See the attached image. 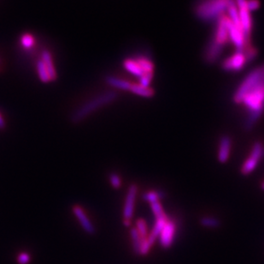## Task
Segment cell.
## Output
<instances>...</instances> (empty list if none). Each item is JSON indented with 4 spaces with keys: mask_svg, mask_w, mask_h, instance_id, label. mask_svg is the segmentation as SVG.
I'll use <instances>...</instances> for the list:
<instances>
[{
    "mask_svg": "<svg viewBox=\"0 0 264 264\" xmlns=\"http://www.w3.org/2000/svg\"><path fill=\"white\" fill-rule=\"evenodd\" d=\"M135 59L139 63V66L143 70L144 75H154L155 65L150 58L145 57V56H141L139 58H135Z\"/></svg>",
    "mask_w": 264,
    "mask_h": 264,
    "instance_id": "obj_16",
    "label": "cell"
},
{
    "mask_svg": "<svg viewBox=\"0 0 264 264\" xmlns=\"http://www.w3.org/2000/svg\"><path fill=\"white\" fill-rule=\"evenodd\" d=\"M116 98H117V93L114 91L105 92L104 94L98 95L76 109L72 114V121L74 123H79L82 121L87 117H89L91 114H93V112H96L97 110L103 107L104 106L111 104V102H114Z\"/></svg>",
    "mask_w": 264,
    "mask_h": 264,
    "instance_id": "obj_2",
    "label": "cell"
},
{
    "mask_svg": "<svg viewBox=\"0 0 264 264\" xmlns=\"http://www.w3.org/2000/svg\"><path fill=\"white\" fill-rule=\"evenodd\" d=\"M175 232H176V224L173 220L168 219L161 232L159 238H158L159 241H160L161 246L165 249L169 248L174 242Z\"/></svg>",
    "mask_w": 264,
    "mask_h": 264,
    "instance_id": "obj_8",
    "label": "cell"
},
{
    "mask_svg": "<svg viewBox=\"0 0 264 264\" xmlns=\"http://www.w3.org/2000/svg\"><path fill=\"white\" fill-rule=\"evenodd\" d=\"M37 72L39 75V79L43 83H49L50 80V75L48 73L47 67L42 60H39L37 63Z\"/></svg>",
    "mask_w": 264,
    "mask_h": 264,
    "instance_id": "obj_20",
    "label": "cell"
},
{
    "mask_svg": "<svg viewBox=\"0 0 264 264\" xmlns=\"http://www.w3.org/2000/svg\"><path fill=\"white\" fill-rule=\"evenodd\" d=\"M239 12V21L241 23L243 31L247 40L250 42V35L252 31V18L250 12L247 9V0H234Z\"/></svg>",
    "mask_w": 264,
    "mask_h": 264,
    "instance_id": "obj_6",
    "label": "cell"
},
{
    "mask_svg": "<svg viewBox=\"0 0 264 264\" xmlns=\"http://www.w3.org/2000/svg\"><path fill=\"white\" fill-rule=\"evenodd\" d=\"M123 66L129 73H131L133 76H137L140 78L143 76L144 72L141 67L139 66V63L137 62L135 58H128L123 62Z\"/></svg>",
    "mask_w": 264,
    "mask_h": 264,
    "instance_id": "obj_14",
    "label": "cell"
},
{
    "mask_svg": "<svg viewBox=\"0 0 264 264\" xmlns=\"http://www.w3.org/2000/svg\"><path fill=\"white\" fill-rule=\"evenodd\" d=\"M247 64V57L244 50H236L234 53L222 62L221 67L225 71L237 72L240 71Z\"/></svg>",
    "mask_w": 264,
    "mask_h": 264,
    "instance_id": "obj_7",
    "label": "cell"
},
{
    "mask_svg": "<svg viewBox=\"0 0 264 264\" xmlns=\"http://www.w3.org/2000/svg\"><path fill=\"white\" fill-rule=\"evenodd\" d=\"M200 223L206 228H215L220 226V221L214 217H203L200 220Z\"/></svg>",
    "mask_w": 264,
    "mask_h": 264,
    "instance_id": "obj_24",
    "label": "cell"
},
{
    "mask_svg": "<svg viewBox=\"0 0 264 264\" xmlns=\"http://www.w3.org/2000/svg\"><path fill=\"white\" fill-rule=\"evenodd\" d=\"M261 187H262V189H263V190H264V182H263V183H262V185H261Z\"/></svg>",
    "mask_w": 264,
    "mask_h": 264,
    "instance_id": "obj_31",
    "label": "cell"
},
{
    "mask_svg": "<svg viewBox=\"0 0 264 264\" xmlns=\"http://www.w3.org/2000/svg\"><path fill=\"white\" fill-rule=\"evenodd\" d=\"M110 183L113 188L119 189L121 185V177L117 174H111L110 175Z\"/></svg>",
    "mask_w": 264,
    "mask_h": 264,
    "instance_id": "obj_27",
    "label": "cell"
},
{
    "mask_svg": "<svg viewBox=\"0 0 264 264\" xmlns=\"http://www.w3.org/2000/svg\"><path fill=\"white\" fill-rule=\"evenodd\" d=\"M130 91L132 92V94L146 98L152 97L155 94V92L151 88L143 87L139 84H132V86L130 88Z\"/></svg>",
    "mask_w": 264,
    "mask_h": 264,
    "instance_id": "obj_18",
    "label": "cell"
},
{
    "mask_svg": "<svg viewBox=\"0 0 264 264\" xmlns=\"http://www.w3.org/2000/svg\"><path fill=\"white\" fill-rule=\"evenodd\" d=\"M232 147V139L229 136H223L221 138L219 150H218V160L221 163L228 161L230 156V151Z\"/></svg>",
    "mask_w": 264,
    "mask_h": 264,
    "instance_id": "obj_12",
    "label": "cell"
},
{
    "mask_svg": "<svg viewBox=\"0 0 264 264\" xmlns=\"http://www.w3.org/2000/svg\"><path fill=\"white\" fill-rule=\"evenodd\" d=\"M224 47L216 43L211 39V42L208 44L205 52H204V59L209 64H214L220 58Z\"/></svg>",
    "mask_w": 264,
    "mask_h": 264,
    "instance_id": "obj_11",
    "label": "cell"
},
{
    "mask_svg": "<svg viewBox=\"0 0 264 264\" xmlns=\"http://www.w3.org/2000/svg\"><path fill=\"white\" fill-rule=\"evenodd\" d=\"M31 256L30 254L22 251L21 253H19L16 257V262L18 264H29L31 262Z\"/></svg>",
    "mask_w": 264,
    "mask_h": 264,
    "instance_id": "obj_26",
    "label": "cell"
},
{
    "mask_svg": "<svg viewBox=\"0 0 264 264\" xmlns=\"http://www.w3.org/2000/svg\"><path fill=\"white\" fill-rule=\"evenodd\" d=\"M168 220V216L156 219V222H155L153 228H152L151 232H150V234L148 235V238H147V242L150 246H153L154 243L156 242V240L159 238L161 232H162L163 228L165 227V225L166 224V222Z\"/></svg>",
    "mask_w": 264,
    "mask_h": 264,
    "instance_id": "obj_13",
    "label": "cell"
},
{
    "mask_svg": "<svg viewBox=\"0 0 264 264\" xmlns=\"http://www.w3.org/2000/svg\"><path fill=\"white\" fill-rule=\"evenodd\" d=\"M165 193L161 191H151L145 193L143 195V199L147 203H153L155 202H159V200L165 197Z\"/></svg>",
    "mask_w": 264,
    "mask_h": 264,
    "instance_id": "obj_19",
    "label": "cell"
},
{
    "mask_svg": "<svg viewBox=\"0 0 264 264\" xmlns=\"http://www.w3.org/2000/svg\"><path fill=\"white\" fill-rule=\"evenodd\" d=\"M241 104L247 109L245 129L250 130L264 112V84H260L247 93Z\"/></svg>",
    "mask_w": 264,
    "mask_h": 264,
    "instance_id": "obj_1",
    "label": "cell"
},
{
    "mask_svg": "<svg viewBox=\"0 0 264 264\" xmlns=\"http://www.w3.org/2000/svg\"><path fill=\"white\" fill-rule=\"evenodd\" d=\"M21 44L25 49H31L34 45V38L29 34H25L21 38Z\"/></svg>",
    "mask_w": 264,
    "mask_h": 264,
    "instance_id": "obj_25",
    "label": "cell"
},
{
    "mask_svg": "<svg viewBox=\"0 0 264 264\" xmlns=\"http://www.w3.org/2000/svg\"><path fill=\"white\" fill-rule=\"evenodd\" d=\"M136 229L139 232L140 238L142 239V241L147 239L148 238V228H147V222L143 219H139L138 221H136Z\"/></svg>",
    "mask_w": 264,
    "mask_h": 264,
    "instance_id": "obj_22",
    "label": "cell"
},
{
    "mask_svg": "<svg viewBox=\"0 0 264 264\" xmlns=\"http://www.w3.org/2000/svg\"><path fill=\"white\" fill-rule=\"evenodd\" d=\"M264 84V65H261L256 69L252 70L243 80L238 89L233 94V102L237 104H241L243 98L254 88Z\"/></svg>",
    "mask_w": 264,
    "mask_h": 264,
    "instance_id": "obj_4",
    "label": "cell"
},
{
    "mask_svg": "<svg viewBox=\"0 0 264 264\" xmlns=\"http://www.w3.org/2000/svg\"><path fill=\"white\" fill-rule=\"evenodd\" d=\"M41 60L47 67L48 73L50 75V80L56 79L57 73H56V70L54 67L53 61H52V58L50 53L48 51H44L41 54Z\"/></svg>",
    "mask_w": 264,
    "mask_h": 264,
    "instance_id": "obj_17",
    "label": "cell"
},
{
    "mask_svg": "<svg viewBox=\"0 0 264 264\" xmlns=\"http://www.w3.org/2000/svg\"><path fill=\"white\" fill-rule=\"evenodd\" d=\"M130 236H131V239H132L133 250L135 251V253L139 254L140 246H141V243H142V239L140 238L139 232H138V231H137V229H136L135 228H132V229L130 230Z\"/></svg>",
    "mask_w": 264,
    "mask_h": 264,
    "instance_id": "obj_21",
    "label": "cell"
},
{
    "mask_svg": "<svg viewBox=\"0 0 264 264\" xmlns=\"http://www.w3.org/2000/svg\"><path fill=\"white\" fill-rule=\"evenodd\" d=\"M232 1L233 0H201L195 8L196 16L205 22L218 20L221 16L225 15Z\"/></svg>",
    "mask_w": 264,
    "mask_h": 264,
    "instance_id": "obj_3",
    "label": "cell"
},
{
    "mask_svg": "<svg viewBox=\"0 0 264 264\" xmlns=\"http://www.w3.org/2000/svg\"><path fill=\"white\" fill-rule=\"evenodd\" d=\"M138 188L135 185H131L126 195L125 203L123 207V218L124 221H129L133 216L134 206H135L136 196Z\"/></svg>",
    "mask_w": 264,
    "mask_h": 264,
    "instance_id": "obj_9",
    "label": "cell"
},
{
    "mask_svg": "<svg viewBox=\"0 0 264 264\" xmlns=\"http://www.w3.org/2000/svg\"><path fill=\"white\" fill-rule=\"evenodd\" d=\"M150 208H151V210H152L156 219H159V218L167 216L166 213H165V210L163 209V206H162L160 202H155V203H150Z\"/></svg>",
    "mask_w": 264,
    "mask_h": 264,
    "instance_id": "obj_23",
    "label": "cell"
},
{
    "mask_svg": "<svg viewBox=\"0 0 264 264\" xmlns=\"http://www.w3.org/2000/svg\"><path fill=\"white\" fill-rule=\"evenodd\" d=\"M4 126H5V123H4V118L0 114V129H4Z\"/></svg>",
    "mask_w": 264,
    "mask_h": 264,
    "instance_id": "obj_30",
    "label": "cell"
},
{
    "mask_svg": "<svg viewBox=\"0 0 264 264\" xmlns=\"http://www.w3.org/2000/svg\"><path fill=\"white\" fill-rule=\"evenodd\" d=\"M264 158V145L261 141H256L252 146L250 156L247 158L241 167L243 175H248L252 173Z\"/></svg>",
    "mask_w": 264,
    "mask_h": 264,
    "instance_id": "obj_5",
    "label": "cell"
},
{
    "mask_svg": "<svg viewBox=\"0 0 264 264\" xmlns=\"http://www.w3.org/2000/svg\"><path fill=\"white\" fill-rule=\"evenodd\" d=\"M154 75H144L139 78V85L143 87H149L151 80L153 78Z\"/></svg>",
    "mask_w": 264,
    "mask_h": 264,
    "instance_id": "obj_29",
    "label": "cell"
},
{
    "mask_svg": "<svg viewBox=\"0 0 264 264\" xmlns=\"http://www.w3.org/2000/svg\"><path fill=\"white\" fill-rule=\"evenodd\" d=\"M106 82L109 85H111V87L116 88L121 90H130V88L132 86V84L129 81L120 79L115 76H108Z\"/></svg>",
    "mask_w": 264,
    "mask_h": 264,
    "instance_id": "obj_15",
    "label": "cell"
},
{
    "mask_svg": "<svg viewBox=\"0 0 264 264\" xmlns=\"http://www.w3.org/2000/svg\"><path fill=\"white\" fill-rule=\"evenodd\" d=\"M73 213L75 214V217L78 220L80 224L83 228V230L88 233V234H93L95 232V228L93 226L92 221L89 217L87 216L86 212L84 211L82 208L80 206H75L73 208Z\"/></svg>",
    "mask_w": 264,
    "mask_h": 264,
    "instance_id": "obj_10",
    "label": "cell"
},
{
    "mask_svg": "<svg viewBox=\"0 0 264 264\" xmlns=\"http://www.w3.org/2000/svg\"><path fill=\"white\" fill-rule=\"evenodd\" d=\"M247 6L249 11L252 12L260 8V2L259 0H247Z\"/></svg>",
    "mask_w": 264,
    "mask_h": 264,
    "instance_id": "obj_28",
    "label": "cell"
}]
</instances>
